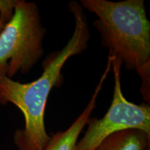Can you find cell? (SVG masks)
I'll return each mask as SVG.
<instances>
[{"instance_id": "cell-6", "label": "cell", "mask_w": 150, "mask_h": 150, "mask_svg": "<svg viewBox=\"0 0 150 150\" xmlns=\"http://www.w3.org/2000/svg\"><path fill=\"white\" fill-rule=\"evenodd\" d=\"M95 150H150V136L140 129H125L110 135Z\"/></svg>"}, {"instance_id": "cell-3", "label": "cell", "mask_w": 150, "mask_h": 150, "mask_svg": "<svg viewBox=\"0 0 150 150\" xmlns=\"http://www.w3.org/2000/svg\"><path fill=\"white\" fill-rule=\"evenodd\" d=\"M45 28L34 2L18 0L11 20L0 33V74H27L44 53Z\"/></svg>"}, {"instance_id": "cell-8", "label": "cell", "mask_w": 150, "mask_h": 150, "mask_svg": "<svg viewBox=\"0 0 150 150\" xmlns=\"http://www.w3.org/2000/svg\"><path fill=\"white\" fill-rule=\"evenodd\" d=\"M5 25H6V24L4 23V22L1 21V20H0V33L2 32V31L5 27Z\"/></svg>"}, {"instance_id": "cell-2", "label": "cell", "mask_w": 150, "mask_h": 150, "mask_svg": "<svg viewBox=\"0 0 150 150\" xmlns=\"http://www.w3.org/2000/svg\"><path fill=\"white\" fill-rule=\"evenodd\" d=\"M81 4L98 18L94 27L100 33L102 45L109 50L110 55L141 78L140 92L149 104L150 22L143 0H81Z\"/></svg>"}, {"instance_id": "cell-7", "label": "cell", "mask_w": 150, "mask_h": 150, "mask_svg": "<svg viewBox=\"0 0 150 150\" xmlns=\"http://www.w3.org/2000/svg\"><path fill=\"white\" fill-rule=\"evenodd\" d=\"M18 0H0V20L5 24L11 20Z\"/></svg>"}, {"instance_id": "cell-4", "label": "cell", "mask_w": 150, "mask_h": 150, "mask_svg": "<svg viewBox=\"0 0 150 150\" xmlns=\"http://www.w3.org/2000/svg\"><path fill=\"white\" fill-rule=\"evenodd\" d=\"M110 56L115 79L111 105L102 118L93 117L89 120L87 131L80 141L77 142L75 150H95L110 135L125 129H140L150 136L149 104L142 103L138 105L125 98L120 80L122 64L119 59Z\"/></svg>"}, {"instance_id": "cell-1", "label": "cell", "mask_w": 150, "mask_h": 150, "mask_svg": "<svg viewBox=\"0 0 150 150\" xmlns=\"http://www.w3.org/2000/svg\"><path fill=\"white\" fill-rule=\"evenodd\" d=\"M75 27L72 37L64 47L54 52L44 63V70L38 79L22 83L0 74V104L12 103L21 110L25 125L14 134L19 150H42L50 141L45 127V110L50 92L63 83L61 70L71 56L87 49L90 32L83 7L76 1L69 4Z\"/></svg>"}, {"instance_id": "cell-5", "label": "cell", "mask_w": 150, "mask_h": 150, "mask_svg": "<svg viewBox=\"0 0 150 150\" xmlns=\"http://www.w3.org/2000/svg\"><path fill=\"white\" fill-rule=\"evenodd\" d=\"M111 58L108 56V62L106 67L98 84L95 88V91L92 95L91 100L88 102L83 111L75 120L72 125L67 130L58 131L50 137V141L42 150H75L79 136L84 127L88 122L96 106V102L99 94L103 87L104 81L110 71L112 67Z\"/></svg>"}]
</instances>
